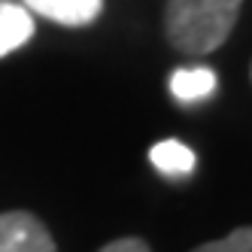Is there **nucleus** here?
<instances>
[{
  "label": "nucleus",
  "instance_id": "423d86ee",
  "mask_svg": "<svg viewBox=\"0 0 252 252\" xmlns=\"http://www.w3.org/2000/svg\"><path fill=\"white\" fill-rule=\"evenodd\" d=\"M149 161L164 173V176H189L197 164L194 152L179 140H161L149 149Z\"/></svg>",
  "mask_w": 252,
  "mask_h": 252
},
{
  "label": "nucleus",
  "instance_id": "7ed1b4c3",
  "mask_svg": "<svg viewBox=\"0 0 252 252\" xmlns=\"http://www.w3.org/2000/svg\"><path fill=\"white\" fill-rule=\"evenodd\" d=\"M25 9L58 22L64 28H79L97 19L103 9V0H25Z\"/></svg>",
  "mask_w": 252,
  "mask_h": 252
},
{
  "label": "nucleus",
  "instance_id": "0eeeda50",
  "mask_svg": "<svg viewBox=\"0 0 252 252\" xmlns=\"http://www.w3.org/2000/svg\"><path fill=\"white\" fill-rule=\"evenodd\" d=\"M194 252H252V228H237L222 240L197 246Z\"/></svg>",
  "mask_w": 252,
  "mask_h": 252
},
{
  "label": "nucleus",
  "instance_id": "f03ea898",
  "mask_svg": "<svg viewBox=\"0 0 252 252\" xmlns=\"http://www.w3.org/2000/svg\"><path fill=\"white\" fill-rule=\"evenodd\" d=\"M0 252H58V249L37 216L0 213Z\"/></svg>",
  "mask_w": 252,
  "mask_h": 252
},
{
  "label": "nucleus",
  "instance_id": "6e6552de",
  "mask_svg": "<svg viewBox=\"0 0 252 252\" xmlns=\"http://www.w3.org/2000/svg\"><path fill=\"white\" fill-rule=\"evenodd\" d=\"M100 252H149V246L143 243L140 237H122V240H113V243H106Z\"/></svg>",
  "mask_w": 252,
  "mask_h": 252
},
{
  "label": "nucleus",
  "instance_id": "39448f33",
  "mask_svg": "<svg viewBox=\"0 0 252 252\" xmlns=\"http://www.w3.org/2000/svg\"><path fill=\"white\" fill-rule=\"evenodd\" d=\"M216 73L210 67H183V70H173L170 76V92L176 100L183 103H194V100H204L216 92Z\"/></svg>",
  "mask_w": 252,
  "mask_h": 252
},
{
  "label": "nucleus",
  "instance_id": "20e7f679",
  "mask_svg": "<svg viewBox=\"0 0 252 252\" xmlns=\"http://www.w3.org/2000/svg\"><path fill=\"white\" fill-rule=\"evenodd\" d=\"M33 37V19L22 3H6L0 0V58L22 49Z\"/></svg>",
  "mask_w": 252,
  "mask_h": 252
},
{
  "label": "nucleus",
  "instance_id": "f257e3e1",
  "mask_svg": "<svg viewBox=\"0 0 252 252\" xmlns=\"http://www.w3.org/2000/svg\"><path fill=\"white\" fill-rule=\"evenodd\" d=\"M243 0H167L164 31L167 40L189 55L219 49L234 31Z\"/></svg>",
  "mask_w": 252,
  "mask_h": 252
}]
</instances>
